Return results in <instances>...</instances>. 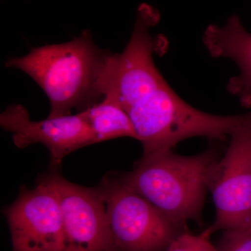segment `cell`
I'll list each match as a JSON object with an SVG mask.
<instances>
[{"label": "cell", "instance_id": "8fae6325", "mask_svg": "<svg viewBox=\"0 0 251 251\" xmlns=\"http://www.w3.org/2000/svg\"><path fill=\"white\" fill-rule=\"evenodd\" d=\"M80 113L90 126L97 143L119 138L136 140L128 112L112 99L104 97Z\"/></svg>", "mask_w": 251, "mask_h": 251}, {"label": "cell", "instance_id": "8992f818", "mask_svg": "<svg viewBox=\"0 0 251 251\" xmlns=\"http://www.w3.org/2000/svg\"><path fill=\"white\" fill-rule=\"evenodd\" d=\"M215 221L202 232L251 229V110L229 137L226 152L211 169L208 183Z\"/></svg>", "mask_w": 251, "mask_h": 251}, {"label": "cell", "instance_id": "9c48e42d", "mask_svg": "<svg viewBox=\"0 0 251 251\" xmlns=\"http://www.w3.org/2000/svg\"><path fill=\"white\" fill-rule=\"evenodd\" d=\"M0 126L12 133L13 141L18 148L38 143L46 146L50 155L51 171H57L68 155L97 143L80 112L33 121L27 108L21 104H13L0 115Z\"/></svg>", "mask_w": 251, "mask_h": 251}, {"label": "cell", "instance_id": "4fadbf2b", "mask_svg": "<svg viewBox=\"0 0 251 251\" xmlns=\"http://www.w3.org/2000/svg\"><path fill=\"white\" fill-rule=\"evenodd\" d=\"M216 247L218 251H251V229L224 231Z\"/></svg>", "mask_w": 251, "mask_h": 251}, {"label": "cell", "instance_id": "7c38bea8", "mask_svg": "<svg viewBox=\"0 0 251 251\" xmlns=\"http://www.w3.org/2000/svg\"><path fill=\"white\" fill-rule=\"evenodd\" d=\"M210 237L204 232L193 234L186 231L178 236L166 251H218Z\"/></svg>", "mask_w": 251, "mask_h": 251}, {"label": "cell", "instance_id": "7a4b0ae2", "mask_svg": "<svg viewBox=\"0 0 251 251\" xmlns=\"http://www.w3.org/2000/svg\"><path fill=\"white\" fill-rule=\"evenodd\" d=\"M221 158L216 147L182 156L173 150L142 156L122 180L173 222H201L211 169Z\"/></svg>", "mask_w": 251, "mask_h": 251}, {"label": "cell", "instance_id": "5b68a950", "mask_svg": "<svg viewBox=\"0 0 251 251\" xmlns=\"http://www.w3.org/2000/svg\"><path fill=\"white\" fill-rule=\"evenodd\" d=\"M159 14L150 5H140L128 44L120 53H111L99 90L103 97L115 100L125 110L168 82L155 64L158 41L151 29Z\"/></svg>", "mask_w": 251, "mask_h": 251}, {"label": "cell", "instance_id": "3957f363", "mask_svg": "<svg viewBox=\"0 0 251 251\" xmlns=\"http://www.w3.org/2000/svg\"><path fill=\"white\" fill-rule=\"evenodd\" d=\"M143 156L173 150L180 142L202 137L214 140L228 138L243 115H218L191 106L167 85L150 92L128 110Z\"/></svg>", "mask_w": 251, "mask_h": 251}, {"label": "cell", "instance_id": "ba28073f", "mask_svg": "<svg viewBox=\"0 0 251 251\" xmlns=\"http://www.w3.org/2000/svg\"><path fill=\"white\" fill-rule=\"evenodd\" d=\"M13 251H64L62 211L53 188L38 179L33 188H22L4 210Z\"/></svg>", "mask_w": 251, "mask_h": 251}, {"label": "cell", "instance_id": "277c9868", "mask_svg": "<svg viewBox=\"0 0 251 251\" xmlns=\"http://www.w3.org/2000/svg\"><path fill=\"white\" fill-rule=\"evenodd\" d=\"M115 251H166L187 227L168 219L120 177L108 173L98 187Z\"/></svg>", "mask_w": 251, "mask_h": 251}, {"label": "cell", "instance_id": "52a82bcc", "mask_svg": "<svg viewBox=\"0 0 251 251\" xmlns=\"http://www.w3.org/2000/svg\"><path fill=\"white\" fill-rule=\"evenodd\" d=\"M39 179L57 195L64 232V251H115L103 197L98 188L74 184L55 171Z\"/></svg>", "mask_w": 251, "mask_h": 251}, {"label": "cell", "instance_id": "6da1fadb", "mask_svg": "<svg viewBox=\"0 0 251 251\" xmlns=\"http://www.w3.org/2000/svg\"><path fill=\"white\" fill-rule=\"evenodd\" d=\"M112 52L96 44L92 32L82 31L72 40L33 48L25 55L9 58L14 68L32 79L50 103L49 117L84 111L103 99L99 81Z\"/></svg>", "mask_w": 251, "mask_h": 251}, {"label": "cell", "instance_id": "30bf717a", "mask_svg": "<svg viewBox=\"0 0 251 251\" xmlns=\"http://www.w3.org/2000/svg\"><path fill=\"white\" fill-rule=\"evenodd\" d=\"M203 43L214 58L232 60L239 74L229 79L227 90L246 108H251V33L239 15L229 16L222 25L211 24L203 34Z\"/></svg>", "mask_w": 251, "mask_h": 251}]
</instances>
